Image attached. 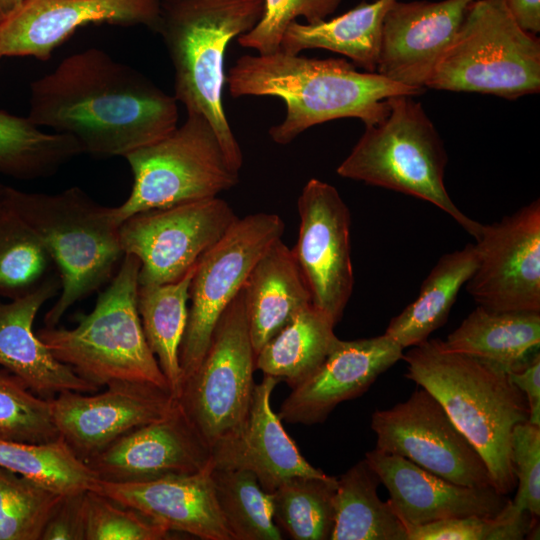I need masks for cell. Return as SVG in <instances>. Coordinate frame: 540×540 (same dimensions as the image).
I'll use <instances>...</instances> for the list:
<instances>
[{
	"label": "cell",
	"mask_w": 540,
	"mask_h": 540,
	"mask_svg": "<svg viewBox=\"0 0 540 540\" xmlns=\"http://www.w3.org/2000/svg\"><path fill=\"white\" fill-rule=\"evenodd\" d=\"M279 381L264 375L243 424L211 448L212 467L248 470L268 493L294 476L327 475L303 457L273 411L270 399Z\"/></svg>",
	"instance_id": "22"
},
{
	"label": "cell",
	"mask_w": 540,
	"mask_h": 540,
	"mask_svg": "<svg viewBox=\"0 0 540 540\" xmlns=\"http://www.w3.org/2000/svg\"><path fill=\"white\" fill-rule=\"evenodd\" d=\"M60 288L56 273L24 297L9 302L0 300V366L44 399H52L65 391L93 393L99 389L55 358L33 330L40 308L56 296Z\"/></svg>",
	"instance_id": "24"
},
{
	"label": "cell",
	"mask_w": 540,
	"mask_h": 540,
	"mask_svg": "<svg viewBox=\"0 0 540 540\" xmlns=\"http://www.w3.org/2000/svg\"><path fill=\"white\" fill-rule=\"evenodd\" d=\"M285 223L275 213L237 218L197 261L189 287L188 317L179 348L182 384L196 371L215 325L266 250L281 239ZM181 384V386H182Z\"/></svg>",
	"instance_id": "11"
},
{
	"label": "cell",
	"mask_w": 540,
	"mask_h": 540,
	"mask_svg": "<svg viewBox=\"0 0 540 540\" xmlns=\"http://www.w3.org/2000/svg\"><path fill=\"white\" fill-rule=\"evenodd\" d=\"M4 186H5V185L2 184V183L0 182V199H1V196H2V192H3Z\"/></svg>",
	"instance_id": "47"
},
{
	"label": "cell",
	"mask_w": 540,
	"mask_h": 540,
	"mask_svg": "<svg viewBox=\"0 0 540 540\" xmlns=\"http://www.w3.org/2000/svg\"><path fill=\"white\" fill-rule=\"evenodd\" d=\"M475 244L444 254L423 281L417 298L393 317L384 334L403 349L417 346L448 318L462 286L477 266Z\"/></svg>",
	"instance_id": "28"
},
{
	"label": "cell",
	"mask_w": 540,
	"mask_h": 540,
	"mask_svg": "<svg viewBox=\"0 0 540 540\" xmlns=\"http://www.w3.org/2000/svg\"><path fill=\"white\" fill-rule=\"evenodd\" d=\"M139 270L138 258L124 254L117 274L99 293L93 310L78 316L77 326H44L36 332L55 358L98 388L138 382L170 391L142 328Z\"/></svg>",
	"instance_id": "6"
},
{
	"label": "cell",
	"mask_w": 540,
	"mask_h": 540,
	"mask_svg": "<svg viewBox=\"0 0 540 540\" xmlns=\"http://www.w3.org/2000/svg\"><path fill=\"white\" fill-rule=\"evenodd\" d=\"M211 469L141 482L97 480L91 489L169 531L185 532L203 540H233L217 504Z\"/></svg>",
	"instance_id": "23"
},
{
	"label": "cell",
	"mask_w": 540,
	"mask_h": 540,
	"mask_svg": "<svg viewBox=\"0 0 540 540\" xmlns=\"http://www.w3.org/2000/svg\"><path fill=\"white\" fill-rule=\"evenodd\" d=\"M263 10L264 0H162L157 31L174 67V98L209 121L237 172L243 155L223 106L224 57L231 40L252 29Z\"/></svg>",
	"instance_id": "4"
},
{
	"label": "cell",
	"mask_w": 540,
	"mask_h": 540,
	"mask_svg": "<svg viewBox=\"0 0 540 540\" xmlns=\"http://www.w3.org/2000/svg\"><path fill=\"white\" fill-rule=\"evenodd\" d=\"M426 88L508 100L540 91V39L516 23L504 0H475Z\"/></svg>",
	"instance_id": "8"
},
{
	"label": "cell",
	"mask_w": 540,
	"mask_h": 540,
	"mask_svg": "<svg viewBox=\"0 0 540 540\" xmlns=\"http://www.w3.org/2000/svg\"><path fill=\"white\" fill-rule=\"evenodd\" d=\"M162 0H26L0 22V58L47 61L76 29L89 23L142 24L158 31Z\"/></svg>",
	"instance_id": "17"
},
{
	"label": "cell",
	"mask_w": 540,
	"mask_h": 540,
	"mask_svg": "<svg viewBox=\"0 0 540 540\" xmlns=\"http://www.w3.org/2000/svg\"><path fill=\"white\" fill-rule=\"evenodd\" d=\"M226 82L233 97L273 96L285 103L283 121L269 129L272 140L280 145L334 119L357 118L365 126L374 125L387 114L388 98L417 96L426 90L376 72H360L345 59L308 58L281 50L239 57Z\"/></svg>",
	"instance_id": "2"
},
{
	"label": "cell",
	"mask_w": 540,
	"mask_h": 540,
	"mask_svg": "<svg viewBox=\"0 0 540 540\" xmlns=\"http://www.w3.org/2000/svg\"><path fill=\"white\" fill-rule=\"evenodd\" d=\"M402 359L405 377L426 389L483 457L494 488L508 495L516 487L511 458L515 425L528 421L525 395L508 372L493 362L446 349L427 339Z\"/></svg>",
	"instance_id": "3"
},
{
	"label": "cell",
	"mask_w": 540,
	"mask_h": 540,
	"mask_svg": "<svg viewBox=\"0 0 540 540\" xmlns=\"http://www.w3.org/2000/svg\"><path fill=\"white\" fill-rule=\"evenodd\" d=\"M255 360L242 286L219 317L200 365L177 397L210 449L243 424L255 387Z\"/></svg>",
	"instance_id": "10"
},
{
	"label": "cell",
	"mask_w": 540,
	"mask_h": 540,
	"mask_svg": "<svg viewBox=\"0 0 540 540\" xmlns=\"http://www.w3.org/2000/svg\"><path fill=\"white\" fill-rule=\"evenodd\" d=\"M30 92L32 123L73 137L98 158L125 157L177 127L174 97L97 48L65 58Z\"/></svg>",
	"instance_id": "1"
},
{
	"label": "cell",
	"mask_w": 540,
	"mask_h": 540,
	"mask_svg": "<svg viewBox=\"0 0 540 540\" xmlns=\"http://www.w3.org/2000/svg\"><path fill=\"white\" fill-rule=\"evenodd\" d=\"M26 0H0V22L6 19Z\"/></svg>",
	"instance_id": "46"
},
{
	"label": "cell",
	"mask_w": 540,
	"mask_h": 540,
	"mask_svg": "<svg viewBox=\"0 0 540 540\" xmlns=\"http://www.w3.org/2000/svg\"><path fill=\"white\" fill-rule=\"evenodd\" d=\"M218 507L233 540H281L271 494L245 469H211Z\"/></svg>",
	"instance_id": "35"
},
{
	"label": "cell",
	"mask_w": 540,
	"mask_h": 540,
	"mask_svg": "<svg viewBox=\"0 0 540 540\" xmlns=\"http://www.w3.org/2000/svg\"><path fill=\"white\" fill-rule=\"evenodd\" d=\"M124 158L133 185L127 199L113 207L118 225L139 212L217 197L239 182L211 124L197 113H187L170 134Z\"/></svg>",
	"instance_id": "9"
},
{
	"label": "cell",
	"mask_w": 540,
	"mask_h": 540,
	"mask_svg": "<svg viewBox=\"0 0 540 540\" xmlns=\"http://www.w3.org/2000/svg\"><path fill=\"white\" fill-rule=\"evenodd\" d=\"M376 449L402 456L452 483L493 487L486 463L426 389L415 390L404 402L372 414Z\"/></svg>",
	"instance_id": "13"
},
{
	"label": "cell",
	"mask_w": 540,
	"mask_h": 540,
	"mask_svg": "<svg viewBox=\"0 0 540 540\" xmlns=\"http://www.w3.org/2000/svg\"><path fill=\"white\" fill-rule=\"evenodd\" d=\"M507 9L524 31L536 35L540 31V0H504Z\"/></svg>",
	"instance_id": "45"
},
{
	"label": "cell",
	"mask_w": 540,
	"mask_h": 540,
	"mask_svg": "<svg viewBox=\"0 0 540 540\" xmlns=\"http://www.w3.org/2000/svg\"><path fill=\"white\" fill-rule=\"evenodd\" d=\"M538 523L512 500L495 517L469 515L407 528L408 540H522Z\"/></svg>",
	"instance_id": "39"
},
{
	"label": "cell",
	"mask_w": 540,
	"mask_h": 540,
	"mask_svg": "<svg viewBox=\"0 0 540 540\" xmlns=\"http://www.w3.org/2000/svg\"><path fill=\"white\" fill-rule=\"evenodd\" d=\"M413 97L388 98L385 117L365 126L337 174L428 201L476 238L482 224L466 216L451 200L444 185L448 162L444 143Z\"/></svg>",
	"instance_id": "7"
},
{
	"label": "cell",
	"mask_w": 540,
	"mask_h": 540,
	"mask_svg": "<svg viewBox=\"0 0 540 540\" xmlns=\"http://www.w3.org/2000/svg\"><path fill=\"white\" fill-rule=\"evenodd\" d=\"M396 0L362 2L346 13L314 24L293 21L280 50L297 55L306 49H326L352 60L366 72H376L384 18Z\"/></svg>",
	"instance_id": "27"
},
{
	"label": "cell",
	"mask_w": 540,
	"mask_h": 540,
	"mask_svg": "<svg viewBox=\"0 0 540 540\" xmlns=\"http://www.w3.org/2000/svg\"><path fill=\"white\" fill-rule=\"evenodd\" d=\"M85 540H162L170 531L93 489L85 492Z\"/></svg>",
	"instance_id": "40"
},
{
	"label": "cell",
	"mask_w": 540,
	"mask_h": 540,
	"mask_svg": "<svg viewBox=\"0 0 540 540\" xmlns=\"http://www.w3.org/2000/svg\"><path fill=\"white\" fill-rule=\"evenodd\" d=\"M56 273L58 272L47 248L36 232L8 203L2 192L0 298L15 300L24 297L37 290Z\"/></svg>",
	"instance_id": "33"
},
{
	"label": "cell",
	"mask_w": 540,
	"mask_h": 540,
	"mask_svg": "<svg viewBox=\"0 0 540 540\" xmlns=\"http://www.w3.org/2000/svg\"><path fill=\"white\" fill-rule=\"evenodd\" d=\"M342 0H264L260 20L249 31L238 36L240 46L254 49L258 54H271L280 50L287 27L297 17L308 24L325 20Z\"/></svg>",
	"instance_id": "41"
},
{
	"label": "cell",
	"mask_w": 540,
	"mask_h": 540,
	"mask_svg": "<svg viewBox=\"0 0 540 540\" xmlns=\"http://www.w3.org/2000/svg\"><path fill=\"white\" fill-rule=\"evenodd\" d=\"M3 196L36 232L54 262L61 288L44 323L57 326L70 307L111 278L124 255L113 207L97 203L77 186L46 194L5 185Z\"/></svg>",
	"instance_id": "5"
},
{
	"label": "cell",
	"mask_w": 540,
	"mask_h": 540,
	"mask_svg": "<svg viewBox=\"0 0 540 540\" xmlns=\"http://www.w3.org/2000/svg\"><path fill=\"white\" fill-rule=\"evenodd\" d=\"M474 1L396 0L383 21L376 73L406 86L426 88Z\"/></svg>",
	"instance_id": "20"
},
{
	"label": "cell",
	"mask_w": 540,
	"mask_h": 540,
	"mask_svg": "<svg viewBox=\"0 0 540 540\" xmlns=\"http://www.w3.org/2000/svg\"><path fill=\"white\" fill-rule=\"evenodd\" d=\"M217 197L151 209L125 219L119 227L124 254L140 261L139 285L182 278L237 219Z\"/></svg>",
	"instance_id": "12"
},
{
	"label": "cell",
	"mask_w": 540,
	"mask_h": 540,
	"mask_svg": "<svg viewBox=\"0 0 540 540\" xmlns=\"http://www.w3.org/2000/svg\"><path fill=\"white\" fill-rule=\"evenodd\" d=\"M50 404L61 438L84 462L127 432L167 417L177 399L151 384L113 382L90 396L62 392Z\"/></svg>",
	"instance_id": "16"
},
{
	"label": "cell",
	"mask_w": 540,
	"mask_h": 540,
	"mask_svg": "<svg viewBox=\"0 0 540 540\" xmlns=\"http://www.w3.org/2000/svg\"><path fill=\"white\" fill-rule=\"evenodd\" d=\"M442 344L516 371L538 352L540 312H496L478 305Z\"/></svg>",
	"instance_id": "26"
},
{
	"label": "cell",
	"mask_w": 540,
	"mask_h": 540,
	"mask_svg": "<svg viewBox=\"0 0 540 540\" xmlns=\"http://www.w3.org/2000/svg\"><path fill=\"white\" fill-rule=\"evenodd\" d=\"M477 266L466 282L474 301L496 312H540V201L482 224Z\"/></svg>",
	"instance_id": "15"
},
{
	"label": "cell",
	"mask_w": 540,
	"mask_h": 540,
	"mask_svg": "<svg viewBox=\"0 0 540 540\" xmlns=\"http://www.w3.org/2000/svg\"><path fill=\"white\" fill-rule=\"evenodd\" d=\"M511 458L517 493L512 504L534 517L540 515V426L528 421L515 425L511 436Z\"/></svg>",
	"instance_id": "42"
},
{
	"label": "cell",
	"mask_w": 540,
	"mask_h": 540,
	"mask_svg": "<svg viewBox=\"0 0 540 540\" xmlns=\"http://www.w3.org/2000/svg\"><path fill=\"white\" fill-rule=\"evenodd\" d=\"M403 350L386 334L338 339L319 367L292 387L278 416L291 424L324 422L338 404L366 392L380 374L402 359Z\"/></svg>",
	"instance_id": "19"
},
{
	"label": "cell",
	"mask_w": 540,
	"mask_h": 540,
	"mask_svg": "<svg viewBox=\"0 0 540 540\" xmlns=\"http://www.w3.org/2000/svg\"><path fill=\"white\" fill-rule=\"evenodd\" d=\"M82 153L73 137L43 132L28 117L0 109L1 175L21 180L50 176Z\"/></svg>",
	"instance_id": "32"
},
{
	"label": "cell",
	"mask_w": 540,
	"mask_h": 540,
	"mask_svg": "<svg viewBox=\"0 0 540 540\" xmlns=\"http://www.w3.org/2000/svg\"><path fill=\"white\" fill-rule=\"evenodd\" d=\"M512 383L525 395L529 405L528 422L540 426V354L535 353L519 370L508 372Z\"/></svg>",
	"instance_id": "44"
},
{
	"label": "cell",
	"mask_w": 540,
	"mask_h": 540,
	"mask_svg": "<svg viewBox=\"0 0 540 540\" xmlns=\"http://www.w3.org/2000/svg\"><path fill=\"white\" fill-rule=\"evenodd\" d=\"M59 438L50 399L36 395L19 377L0 369V439L45 444Z\"/></svg>",
	"instance_id": "38"
},
{
	"label": "cell",
	"mask_w": 540,
	"mask_h": 540,
	"mask_svg": "<svg viewBox=\"0 0 540 540\" xmlns=\"http://www.w3.org/2000/svg\"><path fill=\"white\" fill-rule=\"evenodd\" d=\"M337 478L294 476L271 494L273 519L294 540H330Z\"/></svg>",
	"instance_id": "34"
},
{
	"label": "cell",
	"mask_w": 540,
	"mask_h": 540,
	"mask_svg": "<svg viewBox=\"0 0 540 540\" xmlns=\"http://www.w3.org/2000/svg\"><path fill=\"white\" fill-rule=\"evenodd\" d=\"M85 492L62 496L47 520L40 540H85Z\"/></svg>",
	"instance_id": "43"
},
{
	"label": "cell",
	"mask_w": 540,
	"mask_h": 540,
	"mask_svg": "<svg viewBox=\"0 0 540 540\" xmlns=\"http://www.w3.org/2000/svg\"><path fill=\"white\" fill-rule=\"evenodd\" d=\"M299 231L293 256L312 305L336 325L352 295L351 214L338 190L311 178L298 197Z\"/></svg>",
	"instance_id": "14"
},
{
	"label": "cell",
	"mask_w": 540,
	"mask_h": 540,
	"mask_svg": "<svg viewBox=\"0 0 540 540\" xmlns=\"http://www.w3.org/2000/svg\"><path fill=\"white\" fill-rule=\"evenodd\" d=\"M197 262L175 282L139 285L137 307L147 343L177 399L182 376L179 348L185 332L189 287Z\"/></svg>",
	"instance_id": "31"
},
{
	"label": "cell",
	"mask_w": 540,
	"mask_h": 540,
	"mask_svg": "<svg viewBox=\"0 0 540 540\" xmlns=\"http://www.w3.org/2000/svg\"><path fill=\"white\" fill-rule=\"evenodd\" d=\"M380 483L365 459L337 478L330 540H408L405 525L378 496Z\"/></svg>",
	"instance_id": "29"
},
{
	"label": "cell",
	"mask_w": 540,
	"mask_h": 540,
	"mask_svg": "<svg viewBox=\"0 0 540 540\" xmlns=\"http://www.w3.org/2000/svg\"><path fill=\"white\" fill-rule=\"evenodd\" d=\"M84 463L98 480L130 483L198 473L212 458L177 401L167 417L127 432Z\"/></svg>",
	"instance_id": "18"
},
{
	"label": "cell",
	"mask_w": 540,
	"mask_h": 540,
	"mask_svg": "<svg viewBox=\"0 0 540 540\" xmlns=\"http://www.w3.org/2000/svg\"><path fill=\"white\" fill-rule=\"evenodd\" d=\"M63 495L0 467V540H40Z\"/></svg>",
	"instance_id": "37"
},
{
	"label": "cell",
	"mask_w": 540,
	"mask_h": 540,
	"mask_svg": "<svg viewBox=\"0 0 540 540\" xmlns=\"http://www.w3.org/2000/svg\"><path fill=\"white\" fill-rule=\"evenodd\" d=\"M364 459L387 488L388 502L406 528L469 515L495 517L511 501L493 487L458 485L376 448Z\"/></svg>",
	"instance_id": "21"
},
{
	"label": "cell",
	"mask_w": 540,
	"mask_h": 540,
	"mask_svg": "<svg viewBox=\"0 0 540 540\" xmlns=\"http://www.w3.org/2000/svg\"><path fill=\"white\" fill-rule=\"evenodd\" d=\"M335 326L312 304L304 307L260 349L256 369L294 387L319 367L339 339Z\"/></svg>",
	"instance_id": "30"
},
{
	"label": "cell",
	"mask_w": 540,
	"mask_h": 540,
	"mask_svg": "<svg viewBox=\"0 0 540 540\" xmlns=\"http://www.w3.org/2000/svg\"><path fill=\"white\" fill-rule=\"evenodd\" d=\"M0 467L61 494L91 489L98 480L62 438L45 444L0 439Z\"/></svg>",
	"instance_id": "36"
},
{
	"label": "cell",
	"mask_w": 540,
	"mask_h": 540,
	"mask_svg": "<svg viewBox=\"0 0 540 540\" xmlns=\"http://www.w3.org/2000/svg\"><path fill=\"white\" fill-rule=\"evenodd\" d=\"M243 290L256 355L301 309L312 304L292 250L281 239L256 262Z\"/></svg>",
	"instance_id": "25"
}]
</instances>
